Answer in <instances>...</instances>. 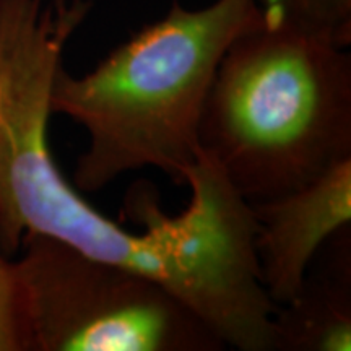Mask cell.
<instances>
[{"instance_id":"6da1fadb","label":"cell","mask_w":351,"mask_h":351,"mask_svg":"<svg viewBox=\"0 0 351 351\" xmlns=\"http://www.w3.org/2000/svg\"><path fill=\"white\" fill-rule=\"evenodd\" d=\"M90 0H0V252L28 234L153 276L200 317L225 315L247 275L239 208L212 182L191 187L182 213L166 215L152 186L127 197L132 232L90 205L51 153V93L64 52L90 13Z\"/></svg>"},{"instance_id":"7a4b0ae2","label":"cell","mask_w":351,"mask_h":351,"mask_svg":"<svg viewBox=\"0 0 351 351\" xmlns=\"http://www.w3.org/2000/svg\"><path fill=\"white\" fill-rule=\"evenodd\" d=\"M262 10L223 56L202 109L200 153L249 204L351 158V54Z\"/></svg>"},{"instance_id":"3957f363","label":"cell","mask_w":351,"mask_h":351,"mask_svg":"<svg viewBox=\"0 0 351 351\" xmlns=\"http://www.w3.org/2000/svg\"><path fill=\"white\" fill-rule=\"evenodd\" d=\"M257 0H213L168 13L134 33L82 77L62 69L52 114L83 127L88 148L73 186L98 192L132 171L153 168L178 186L199 160L202 109L223 56L258 20Z\"/></svg>"},{"instance_id":"277c9868","label":"cell","mask_w":351,"mask_h":351,"mask_svg":"<svg viewBox=\"0 0 351 351\" xmlns=\"http://www.w3.org/2000/svg\"><path fill=\"white\" fill-rule=\"evenodd\" d=\"M13 262L28 351H223L218 333L153 276L28 234Z\"/></svg>"},{"instance_id":"5b68a950","label":"cell","mask_w":351,"mask_h":351,"mask_svg":"<svg viewBox=\"0 0 351 351\" xmlns=\"http://www.w3.org/2000/svg\"><path fill=\"white\" fill-rule=\"evenodd\" d=\"M251 205L258 271L275 306L300 289L311 262L333 232L351 221V158L296 191Z\"/></svg>"},{"instance_id":"8992f818","label":"cell","mask_w":351,"mask_h":351,"mask_svg":"<svg viewBox=\"0 0 351 351\" xmlns=\"http://www.w3.org/2000/svg\"><path fill=\"white\" fill-rule=\"evenodd\" d=\"M351 350V228L328 238L300 289L276 306L270 351Z\"/></svg>"},{"instance_id":"52a82bcc","label":"cell","mask_w":351,"mask_h":351,"mask_svg":"<svg viewBox=\"0 0 351 351\" xmlns=\"http://www.w3.org/2000/svg\"><path fill=\"white\" fill-rule=\"evenodd\" d=\"M257 3L265 13L328 34L345 46L351 44V0H257Z\"/></svg>"},{"instance_id":"ba28073f","label":"cell","mask_w":351,"mask_h":351,"mask_svg":"<svg viewBox=\"0 0 351 351\" xmlns=\"http://www.w3.org/2000/svg\"><path fill=\"white\" fill-rule=\"evenodd\" d=\"M0 351H28L15 267L2 252H0Z\"/></svg>"}]
</instances>
